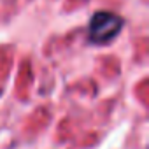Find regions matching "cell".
Here are the masks:
<instances>
[{"mask_svg": "<svg viewBox=\"0 0 149 149\" xmlns=\"http://www.w3.org/2000/svg\"><path fill=\"white\" fill-rule=\"evenodd\" d=\"M121 28H123V18H119L114 13L100 11L93 14L90 19V26H88L90 40L95 44H107L112 39H116Z\"/></svg>", "mask_w": 149, "mask_h": 149, "instance_id": "6da1fadb", "label": "cell"}]
</instances>
